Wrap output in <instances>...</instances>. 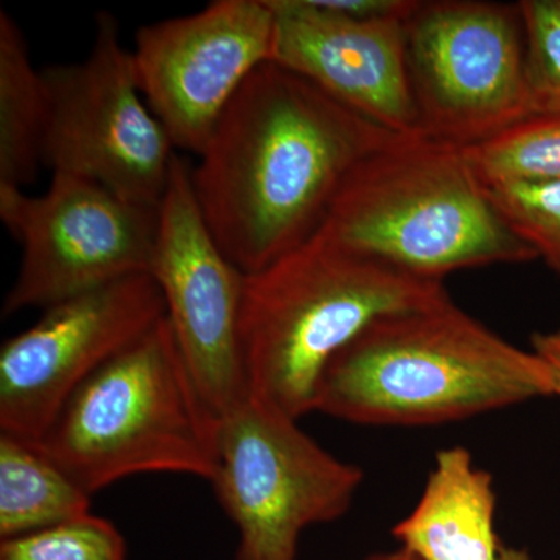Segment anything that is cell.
<instances>
[{
  "mask_svg": "<svg viewBox=\"0 0 560 560\" xmlns=\"http://www.w3.org/2000/svg\"><path fill=\"white\" fill-rule=\"evenodd\" d=\"M0 220L22 248L20 270L2 307L9 316L150 275L160 208L54 173L49 189L38 197L0 184Z\"/></svg>",
  "mask_w": 560,
  "mask_h": 560,
  "instance_id": "obj_9",
  "label": "cell"
},
{
  "mask_svg": "<svg viewBox=\"0 0 560 560\" xmlns=\"http://www.w3.org/2000/svg\"><path fill=\"white\" fill-rule=\"evenodd\" d=\"M530 350L547 364L551 375L552 396L560 397V329L534 334L530 337Z\"/></svg>",
  "mask_w": 560,
  "mask_h": 560,
  "instance_id": "obj_21",
  "label": "cell"
},
{
  "mask_svg": "<svg viewBox=\"0 0 560 560\" xmlns=\"http://www.w3.org/2000/svg\"><path fill=\"white\" fill-rule=\"evenodd\" d=\"M276 14L275 62L399 135L416 132L405 18H350L313 0H268Z\"/></svg>",
  "mask_w": 560,
  "mask_h": 560,
  "instance_id": "obj_13",
  "label": "cell"
},
{
  "mask_svg": "<svg viewBox=\"0 0 560 560\" xmlns=\"http://www.w3.org/2000/svg\"><path fill=\"white\" fill-rule=\"evenodd\" d=\"M92 495L38 442L0 433V539L91 514Z\"/></svg>",
  "mask_w": 560,
  "mask_h": 560,
  "instance_id": "obj_16",
  "label": "cell"
},
{
  "mask_svg": "<svg viewBox=\"0 0 560 560\" xmlns=\"http://www.w3.org/2000/svg\"><path fill=\"white\" fill-rule=\"evenodd\" d=\"M445 296L444 282L397 270L320 228L245 275L238 338L249 396L300 420L315 411L327 364L372 320Z\"/></svg>",
  "mask_w": 560,
  "mask_h": 560,
  "instance_id": "obj_3",
  "label": "cell"
},
{
  "mask_svg": "<svg viewBox=\"0 0 560 560\" xmlns=\"http://www.w3.org/2000/svg\"><path fill=\"white\" fill-rule=\"evenodd\" d=\"M495 510L492 475L453 445L436 453L422 495L393 536L422 560H500Z\"/></svg>",
  "mask_w": 560,
  "mask_h": 560,
  "instance_id": "obj_14",
  "label": "cell"
},
{
  "mask_svg": "<svg viewBox=\"0 0 560 560\" xmlns=\"http://www.w3.org/2000/svg\"><path fill=\"white\" fill-rule=\"evenodd\" d=\"M323 230L416 278L537 259L464 147L397 135L350 172Z\"/></svg>",
  "mask_w": 560,
  "mask_h": 560,
  "instance_id": "obj_4",
  "label": "cell"
},
{
  "mask_svg": "<svg viewBox=\"0 0 560 560\" xmlns=\"http://www.w3.org/2000/svg\"><path fill=\"white\" fill-rule=\"evenodd\" d=\"M486 187L512 230L560 276V180Z\"/></svg>",
  "mask_w": 560,
  "mask_h": 560,
  "instance_id": "obj_19",
  "label": "cell"
},
{
  "mask_svg": "<svg viewBox=\"0 0 560 560\" xmlns=\"http://www.w3.org/2000/svg\"><path fill=\"white\" fill-rule=\"evenodd\" d=\"M0 560H127V544L106 518L88 514L0 544Z\"/></svg>",
  "mask_w": 560,
  "mask_h": 560,
  "instance_id": "obj_18",
  "label": "cell"
},
{
  "mask_svg": "<svg viewBox=\"0 0 560 560\" xmlns=\"http://www.w3.org/2000/svg\"><path fill=\"white\" fill-rule=\"evenodd\" d=\"M500 560H530V556L521 548H501Z\"/></svg>",
  "mask_w": 560,
  "mask_h": 560,
  "instance_id": "obj_23",
  "label": "cell"
},
{
  "mask_svg": "<svg viewBox=\"0 0 560 560\" xmlns=\"http://www.w3.org/2000/svg\"><path fill=\"white\" fill-rule=\"evenodd\" d=\"M190 168L176 154L160 205L150 275L191 377L221 419L249 396L238 338L245 272L224 256L206 226Z\"/></svg>",
  "mask_w": 560,
  "mask_h": 560,
  "instance_id": "obj_12",
  "label": "cell"
},
{
  "mask_svg": "<svg viewBox=\"0 0 560 560\" xmlns=\"http://www.w3.org/2000/svg\"><path fill=\"white\" fill-rule=\"evenodd\" d=\"M40 72L49 102L44 165L101 184L136 205L160 208L175 145L140 92L116 16L109 11L95 16L83 61Z\"/></svg>",
  "mask_w": 560,
  "mask_h": 560,
  "instance_id": "obj_8",
  "label": "cell"
},
{
  "mask_svg": "<svg viewBox=\"0 0 560 560\" xmlns=\"http://www.w3.org/2000/svg\"><path fill=\"white\" fill-rule=\"evenodd\" d=\"M530 116L560 114V0H522Z\"/></svg>",
  "mask_w": 560,
  "mask_h": 560,
  "instance_id": "obj_20",
  "label": "cell"
},
{
  "mask_svg": "<svg viewBox=\"0 0 560 560\" xmlns=\"http://www.w3.org/2000/svg\"><path fill=\"white\" fill-rule=\"evenodd\" d=\"M219 434L165 316L88 378L36 442L94 497L140 474L210 482Z\"/></svg>",
  "mask_w": 560,
  "mask_h": 560,
  "instance_id": "obj_5",
  "label": "cell"
},
{
  "mask_svg": "<svg viewBox=\"0 0 560 560\" xmlns=\"http://www.w3.org/2000/svg\"><path fill=\"white\" fill-rule=\"evenodd\" d=\"M275 47L268 0H215L140 27L131 58L140 92L175 149L200 156L245 81L275 61Z\"/></svg>",
  "mask_w": 560,
  "mask_h": 560,
  "instance_id": "obj_11",
  "label": "cell"
},
{
  "mask_svg": "<svg viewBox=\"0 0 560 560\" xmlns=\"http://www.w3.org/2000/svg\"><path fill=\"white\" fill-rule=\"evenodd\" d=\"M397 135L267 62L190 168L202 220L238 270L259 271L313 237L350 172Z\"/></svg>",
  "mask_w": 560,
  "mask_h": 560,
  "instance_id": "obj_1",
  "label": "cell"
},
{
  "mask_svg": "<svg viewBox=\"0 0 560 560\" xmlns=\"http://www.w3.org/2000/svg\"><path fill=\"white\" fill-rule=\"evenodd\" d=\"M366 560H422L415 552L407 550V548L399 547L397 550L386 551V552H377V555H372Z\"/></svg>",
  "mask_w": 560,
  "mask_h": 560,
  "instance_id": "obj_22",
  "label": "cell"
},
{
  "mask_svg": "<svg viewBox=\"0 0 560 560\" xmlns=\"http://www.w3.org/2000/svg\"><path fill=\"white\" fill-rule=\"evenodd\" d=\"M548 396L539 355L445 296L364 327L324 370L315 411L359 425L427 427Z\"/></svg>",
  "mask_w": 560,
  "mask_h": 560,
  "instance_id": "obj_2",
  "label": "cell"
},
{
  "mask_svg": "<svg viewBox=\"0 0 560 560\" xmlns=\"http://www.w3.org/2000/svg\"><path fill=\"white\" fill-rule=\"evenodd\" d=\"M466 153L485 184L560 180V114H533Z\"/></svg>",
  "mask_w": 560,
  "mask_h": 560,
  "instance_id": "obj_17",
  "label": "cell"
},
{
  "mask_svg": "<svg viewBox=\"0 0 560 560\" xmlns=\"http://www.w3.org/2000/svg\"><path fill=\"white\" fill-rule=\"evenodd\" d=\"M49 102L18 22L0 10V184L24 189L44 165Z\"/></svg>",
  "mask_w": 560,
  "mask_h": 560,
  "instance_id": "obj_15",
  "label": "cell"
},
{
  "mask_svg": "<svg viewBox=\"0 0 560 560\" xmlns=\"http://www.w3.org/2000/svg\"><path fill=\"white\" fill-rule=\"evenodd\" d=\"M151 275H136L50 307L0 349V433L39 441L72 394L165 318Z\"/></svg>",
  "mask_w": 560,
  "mask_h": 560,
  "instance_id": "obj_10",
  "label": "cell"
},
{
  "mask_svg": "<svg viewBox=\"0 0 560 560\" xmlns=\"http://www.w3.org/2000/svg\"><path fill=\"white\" fill-rule=\"evenodd\" d=\"M404 32L418 135L466 149L530 116L518 3L416 0Z\"/></svg>",
  "mask_w": 560,
  "mask_h": 560,
  "instance_id": "obj_6",
  "label": "cell"
},
{
  "mask_svg": "<svg viewBox=\"0 0 560 560\" xmlns=\"http://www.w3.org/2000/svg\"><path fill=\"white\" fill-rule=\"evenodd\" d=\"M298 422L250 396L220 419L210 485L237 528L235 560H298L302 533L338 521L355 500L363 470Z\"/></svg>",
  "mask_w": 560,
  "mask_h": 560,
  "instance_id": "obj_7",
  "label": "cell"
}]
</instances>
